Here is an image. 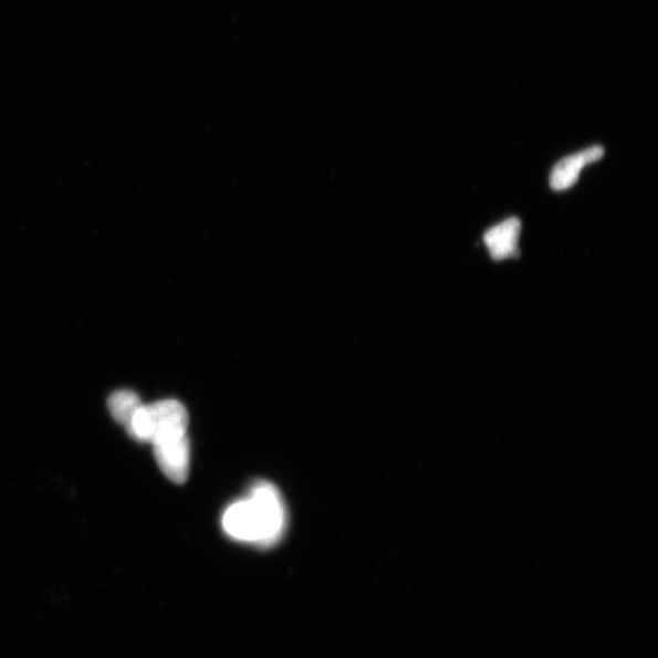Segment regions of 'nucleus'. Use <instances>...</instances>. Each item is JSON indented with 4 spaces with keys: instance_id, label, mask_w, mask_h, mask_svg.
Listing matches in <instances>:
<instances>
[{
    "instance_id": "nucleus-1",
    "label": "nucleus",
    "mask_w": 658,
    "mask_h": 658,
    "mask_svg": "<svg viewBox=\"0 0 658 658\" xmlns=\"http://www.w3.org/2000/svg\"><path fill=\"white\" fill-rule=\"evenodd\" d=\"M289 516L276 487L258 482L247 498L223 513L222 529L232 540L259 547L276 545L285 534Z\"/></svg>"
},
{
    "instance_id": "nucleus-2",
    "label": "nucleus",
    "mask_w": 658,
    "mask_h": 658,
    "mask_svg": "<svg viewBox=\"0 0 658 658\" xmlns=\"http://www.w3.org/2000/svg\"><path fill=\"white\" fill-rule=\"evenodd\" d=\"M189 416L185 406L173 399L142 404L126 430L132 439L153 445L158 438L188 430Z\"/></svg>"
},
{
    "instance_id": "nucleus-3",
    "label": "nucleus",
    "mask_w": 658,
    "mask_h": 658,
    "mask_svg": "<svg viewBox=\"0 0 658 658\" xmlns=\"http://www.w3.org/2000/svg\"><path fill=\"white\" fill-rule=\"evenodd\" d=\"M154 457L161 472L176 484L187 481L190 468L188 430L163 436L153 442Z\"/></svg>"
},
{
    "instance_id": "nucleus-4",
    "label": "nucleus",
    "mask_w": 658,
    "mask_h": 658,
    "mask_svg": "<svg viewBox=\"0 0 658 658\" xmlns=\"http://www.w3.org/2000/svg\"><path fill=\"white\" fill-rule=\"evenodd\" d=\"M604 154L605 149L603 147L595 146L562 159L554 167L552 176H550V185L557 191L571 188L578 182L583 167L600 160Z\"/></svg>"
},
{
    "instance_id": "nucleus-5",
    "label": "nucleus",
    "mask_w": 658,
    "mask_h": 658,
    "mask_svg": "<svg viewBox=\"0 0 658 658\" xmlns=\"http://www.w3.org/2000/svg\"><path fill=\"white\" fill-rule=\"evenodd\" d=\"M521 221L509 219L493 227L484 234V243L490 255L497 261L518 257Z\"/></svg>"
},
{
    "instance_id": "nucleus-6",
    "label": "nucleus",
    "mask_w": 658,
    "mask_h": 658,
    "mask_svg": "<svg viewBox=\"0 0 658 658\" xmlns=\"http://www.w3.org/2000/svg\"><path fill=\"white\" fill-rule=\"evenodd\" d=\"M142 404L137 393L132 390H117L113 393L109 400H107V408H109L114 420L127 428Z\"/></svg>"
}]
</instances>
